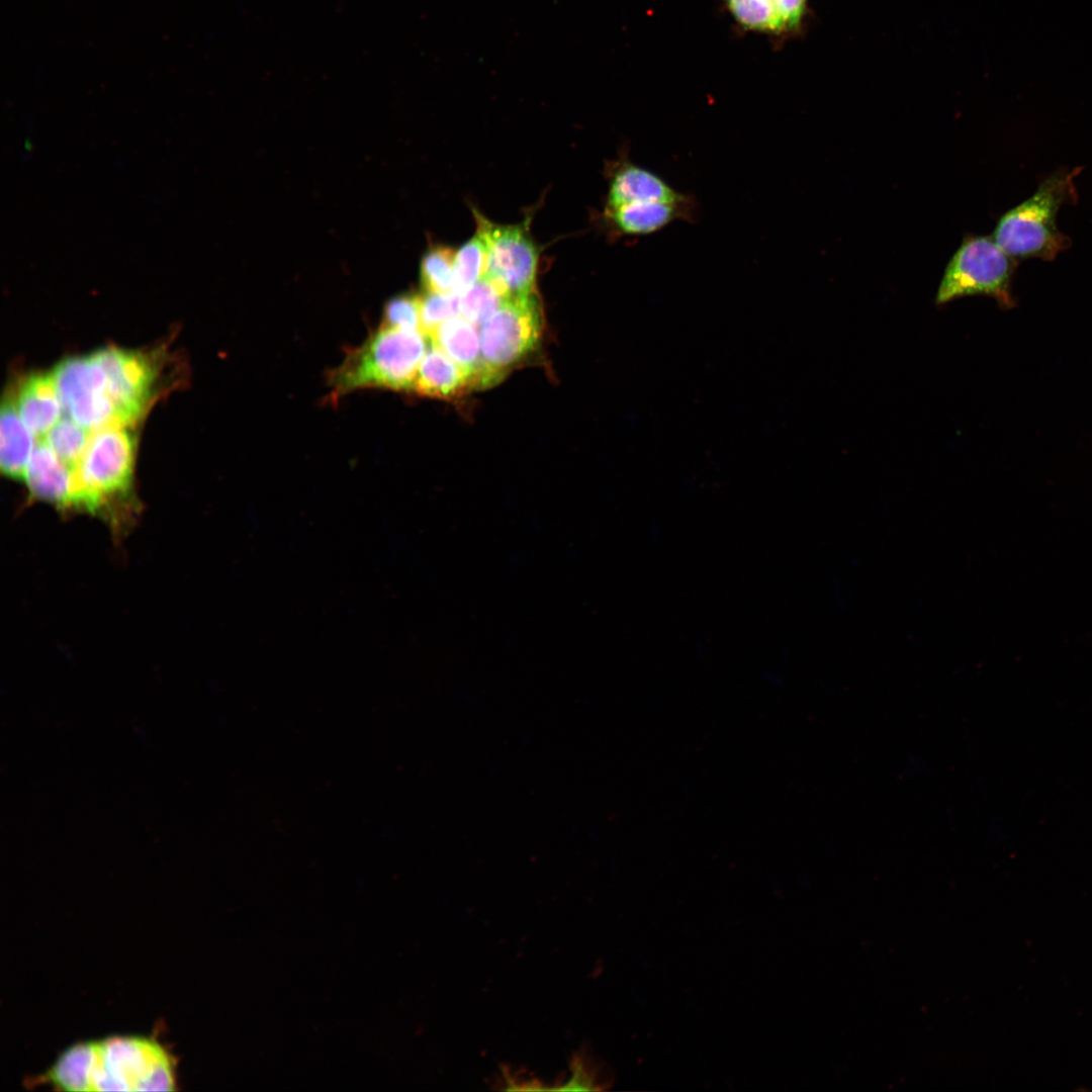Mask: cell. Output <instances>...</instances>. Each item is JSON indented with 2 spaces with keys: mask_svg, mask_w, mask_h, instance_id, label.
I'll return each mask as SVG.
<instances>
[{
  "mask_svg": "<svg viewBox=\"0 0 1092 1092\" xmlns=\"http://www.w3.org/2000/svg\"><path fill=\"white\" fill-rule=\"evenodd\" d=\"M429 344L421 330L380 326L330 373L329 398L363 388L411 390Z\"/></svg>",
  "mask_w": 1092,
  "mask_h": 1092,
  "instance_id": "6da1fadb",
  "label": "cell"
},
{
  "mask_svg": "<svg viewBox=\"0 0 1092 1092\" xmlns=\"http://www.w3.org/2000/svg\"><path fill=\"white\" fill-rule=\"evenodd\" d=\"M126 427L94 431L75 468L78 512L100 516L114 530L130 519L119 507L128 500L133 472L134 439Z\"/></svg>",
  "mask_w": 1092,
  "mask_h": 1092,
  "instance_id": "7a4b0ae2",
  "label": "cell"
},
{
  "mask_svg": "<svg viewBox=\"0 0 1092 1092\" xmlns=\"http://www.w3.org/2000/svg\"><path fill=\"white\" fill-rule=\"evenodd\" d=\"M1081 168L1059 170L1042 180L1036 191L999 219L993 234L997 245L1014 259L1054 260L1068 249L1070 239L1057 226V214L1065 203H1075V177Z\"/></svg>",
  "mask_w": 1092,
  "mask_h": 1092,
  "instance_id": "3957f363",
  "label": "cell"
},
{
  "mask_svg": "<svg viewBox=\"0 0 1092 1092\" xmlns=\"http://www.w3.org/2000/svg\"><path fill=\"white\" fill-rule=\"evenodd\" d=\"M543 311L536 293L510 296L480 328L478 388L494 385L538 345Z\"/></svg>",
  "mask_w": 1092,
  "mask_h": 1092,
  "instance_id": "277c9868",
  "label": "cell"
},
{
  "mask_svg": "<svg viewBox=\"0 0 1092 1092\" xmlns=\"http://www.w3.org/2000/svg\"><path fill=\"white\" fill-rule=\"evenodd\" d=\"M1015 259L990 237H967L946 266L935 303L945 304L963 296L984 294L1003 307H1011V281Z\"/></svg>",
  "mask_w": 1092,
  "mask_h": 1092,
  "instance_id": "5b68a950",
  "label": "cell"
},
{
  "mask_svg": "<svg viewBox=\"0 0 1092 1092\" xmlns=\"http://www.w3.org/2000/svg\"><path fill=\"white\" fill-rule=\"evenodd\" d=\"M173 1085L170 1060L158 1043L140 1037L100 1042L93 1091H169Z\"/></svg>",
  "mask_w": 1092,
  "mask_h": 1092,
  "instance_id": "8992f818",
  "label": "cell"
},
{
  "mask_svg": "<svg viewBox=\"0 0 1092 1092\" xmlns=\"http://www.w3.org/2000/svg\"><path fill=\"white\" fill-rule=\"evenodd\" d=\"M477 229L488 246L485 275L499 283L510 296L534 293L538 250L526 223H493L474 211Z\"/></svg>",
  "mask_w": 1092,
  "mask_h": 1092,
  "instance_id": "52a82bcc",
  "label": "cell"
},
{
  "mask_svg": "<svg viewBox=\"0 0 1092 1092\" xmlns=\"http://www.w3.org/2000/svg\"><path fill=\"white\" fill-rule=\"evenodd\" d=\"M103 374V388L121 426L136 421L154 387L156 370L139 352L104 348L93 353Z\"/></svg>",
  "mask_w": 1092,
  "mask_h": 1092,
  "instance_id": "ba28073f",
  "label": "cell"
},
{
  "mask_svg": "<svg viewBox=\"0 0 1092 1092\" xmlns=\"http://www.w3.org/2000/svg\"><path fill=\"white\" fill-rule=\"evenodd\" d=\"M64 411L89 431L121 426L97 385L91 354L64 359L52 371Z\"/></svg>",
  "mask_w": 1092,
  "mask_h": 1092,
  "instance_id": "9c48e42d",
  "label": "cell"
},
{
  "mask_svg": "<svg viewBox=\"0 0 1092 1092\" xmlns=\"http://www.w3.org/2000/svg\"><path fill=\"white\" fill-rule=\"evenodd\" d=\"M605 208L635 202H682L694 195L680 192L654 172L632 162L627 153L609 163Z\"/></svg>",
  "mask_w": 1092,
  "mask_h": 1092,
  "instance_id": "30bf717a",
  "label": "cell"
},
{
  "mask_svg": "<svg viewBox=\"0 0 1092 1092\" xmlns=\"http://www.w3.org/2000/svg\"><path fill=\"white\" fill-rule=\"evenodd\" d=\"M696 197L682 202H635L605 208L603 221L613 238L642 237L654 234L670 223L697 218Z\"/></svg>",
  "mask_w": 1092,
  "mask_h": 1092,
  "instance_id": "8fae6325",
  "label": "cell"
},
{
  "mask_svg": "<svg viewBox=\"0 0 1092 1092\" xmlns=\"http://www.w3.org/2000/svg\"><path fill=\"white\" fill-rule=\"evenodd\" d=\"M23 481L33 497L64 511L77 510L75 469L61 461L43 440L32 451Z\"/></svg>",
  "mask_w": 1092,
  "mask_h": 1092,
  "instance_id": "7c38bea8",
  "label": "cell"
},
{
  "mask_svg": "<svg viewBox=\"0 0 1092 1092\" xmlns=\"http://www.w3.org/2000/svg\"><path fill=\"white\" fill-rule=\"evenodd\" d=\"M472 388H475L472 376L430 343L411 391L422 396L450 399Z\"/></svg>",
  "mask_w": 1092,
  "mask_h": 1092,
  "instance_id": "4fadbf2b",
  "label": "cell"
},
{
  "mask_svg": "<svg viewBox=\"0 0 1092 1092\" xmlns=\"http://www.w3.org/2000/svg\"><path fill=\"white\" fill-rule=\"evenodd\" d=\"M16 406L25 426L43 438L62 418L64 410L52 373H36L21 384Z\"/></svg>",
  "mask_w": 1092,
  "mask_h": 1092,
  "instance_id": "5bb4252c",
  "label": "cell"
},
{
  "mask_svg": "<svg viewBox=\"0 0 1092 1092\" xmlns=\"http://www.w3.org/2000/svg\"><path fill=\"white\" fill-rule=\"evenodd\" d=\"M430 343L446 353L466 370L478 388L481 365L480 336L477 327L462 315H453L438 326L429 336Z\"/></svg>",
  "mask_w": 1092,
  "mask_h": 1092,
  "instance_id": "9a60e30c",
  "label": "cell"
},
{
  "mask_svg": "<svg viewBox=\"0 0 1092 1092\" xmlns=\"http://www.w3.org/2000/svg\"><path fill=\"white\" fill-rule=\"evenodd\" d=\"M32 435L22 422L16 404L10 399L3 402L0 417V465L6 476L24 480L34 449Z\"/></svg>",
  "mask_w": 1092,
  "mask_h": 1092,
  "instance_id": "2e32d148",
  "label": "cell"
},
{
  "mask_svg": "<svg viewBox=\"0 0 1092 1092\" xmlns=\"http://www.w3.org/2000/svg\"><path fill=\"white\" fill-rule=\"evenodd\" d=\"M99 1054L100 1042L78 1043L59 1058L47 1078L66 1091H93Z\"/></svg>",
  "mask_w": 1092,
  "mask_h": 1092,
  "instance_id": "e0dca14e",
  "label": "cell"
},
{
  "mask_svg": "<svg viewBox=\"0 0 1092 1092\" xmlns=\"http://www.w3.org/2000/svg\"><path fill=\"white\" fill-rule=\"evenodd\" d=\"M488 246L479 229L457 252L454 260L452 291L463 294L481 279L487 268Z\"/></svg>",
  "mask_w": 1092,
  "mask_h": 1092,
  "instance_id": "ac0fdd59",
  "label": "cell"
},
{
  "mask_svg": "<svg viewBox=\"0 0 1092 1092\" xmlns=\"http://www.w3.org/2000/svg\"><path fill=\"white\" fill-rule=\"evenodd\" d=\"M508 297L499 283L484 275L459 296V314L476 327L481 326Z\"/></svg>",
  "mask_w": 1092,
  "mask_h": 1092,
  "instance_id": "d6986e66",
  "label": "cell"
},
{
  "mask_svg": "<svg viewBox=\"0 0 1092 1092\" xmlns=\"http://www.w3.org/2000/svg\"><path fill=\"white\" fill-rule=\"evenodd\" d=\"M91 434V431L68 416L61 418L42 439L61 461L75 469L87 448Z\"/></svg>",
  "mask_w": 1092,
  "mask_h": 1092,
  "instance_id": "ffe728a7",
  "label": "cell"
},
{
  "mask_svg": "<svg viewBox=\"0 0 1092 1092\" xmlns=\"http://www.w3.org/2000/svg\"><path fill=\"white\" fill-rule=\"evenodd\" d=\"M456 252L447 246L432 247L421 262V283L426 293H453Z\"/></svg>",
  "mask_w": 1092,
  "mask_h": 1092,
  "instance_id": "44dd1931",
  "label": "cell"
},
{
  "mask_svg": "<svg viewBox=\"0 0 1092 1092\" xmlns=\"http://www.w3.org/2000/svg\"><path fill=\"white\" fill-rule=\"evenodd\" d=\"M736 21L747 29L783 32L784 28L771 0H725Z\"/></svg>",
  "mask_w": 1092,
  "mask_h": 1092,
  "instance_id": "7402d4cb",
  "label": "cell"
},
{
  "mask_svg": "<svg viewBox=\"0 0 1092 1092\" xmlns=\"http://www.w3.org/2000/svg\"><path fill=\"white\" fill-rule=\"evenodd\" d=\"M422 299L423 295L412 292L391 298L384 306L381 326L422 331Z\"/></svg>",
  "mask_w": 1092,
  "mask_h": 1092,
  "instance_id": "603a6c76",
  "label": "cell"
},
{
  "mask_svg": "<svg viewBox=\"0 0 1092 1092\" xmlns=\"http://www.w3.org/2000/svg\"><path fill=\"white\" fill-rule=\"evenodd\" d=\"M459 313V295L425 293L422 299V331L429 336L438 326Z\"/></svg>",
  "mask_w": 1092,
  "mask_h": 1092,
  "instance_id": "cb8c5ba5",
  "label": "cell"
},
{
  "mask_svg": "<svg viewBox=\"0 0 1092 1092\" xmlns=\"http://www.w3.org/2000/svg\"><path fill=\"white\" fill-rule=\"evenodd\" d=\"M572 1070L571 1079L559 1090H598L607 1085V1082L600 1080L597 1070L585 1066L581 1059H574Z\"/></svg>",
  "mask_w": 1092,
  "mask_h": 1092,
  "instance_id": "d4e9b609",
  "label": "cell"
},
{
  "mask_svg": "<svg viewBox=\"0 0 1092 1092\" xmlns=\"http://www.w3.org/2000/svg\"><path fill=\"white\" fill-rule=\"evenodd\" d=\"M784 31L798 30L805 18L807 0H771Z\"/></svg>",
  "mask_w": 1092,
  "mask_h": 1092,
  "instance_id": "484cf974",
  "label": "cell"
}]
</instances>
